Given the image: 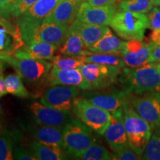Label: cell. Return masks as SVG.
Returning <instances> with one entry per match:
<instances>
[{
  "label": "cell",
  "instance_id": "6da1fadb",
  "mask_svg": "<svg viewBox=\"0 0 160 160\" xmlns=\"http://www.w3.org/2000/svg\"><path fill=\"white\" fill-rule=\"evenodd\" d=\"M121 80L125 91L132 94L160 92V70L157 63H148L137 68H123Z\"/></svg>",
  "mask_w": 160,
  "mask_h": 160
},
{
  "label": "cell",
  "instance_id": "7a4b0ae2",
  "mask_svg": "<svg viewBox=\"0 0 160 160\" xmlns=\"http://www.w3.org/2000/svg\"><path fill=\"white\" fill-rule=\"evenodd\" d=\"M7 62L16 70L22 79L31 84H40L47 79L53 62L33 58L22 49L13 54H8Z\"/></svg>",
  "mask_w": 160,
  "mask_h": 160
},
{
  "label": "cell",
  "instance_id": "3957f363",
  "mask_svg": "<svg viewBox=\"0 0 160 160\" xmlns=\"http://www.w3.org/2000/svg\"><path fill=\"white\" fill-rule=\"evenodd\" d=\"M123 120L129 146L142 157L152 134L151 125L134 111L128 101L123 107Z\"/></svg>",
  "mask_w": 160,
  "mask_h": 160
},
{
  "label": "cell",
  "instance_id": "277c9868",
  "mask_svg": "<svg viewBox=\"0 0 160 160\" xmlns=\"http://www.w3.org/2000/svg\"><path fill=\"white\" fill-rule=\"evenodd\" d=\"M110 26L122 39L143 40L148 28V19L145 13L119 11L116 12Z\"/></svg>",
  "mask_w": 160,
  "mask_h": 160
},
{
  "label": "cell",
  "instance_id": "5b68a950",
  "mask_svg": "<svg viewBox=\"0 0 160 160\" xmlns=\"http://www.w3.org/2000/svg\"><path fill=\"white\" fill-rule=\"evenodd\" d=\"M63 149L75 159L96 142L91 129L78 119H72L62 129Z\"/></svg>",
  "mask_w": 160,
  "mask_h": 160
},
{
  "label": "cell",
  "instance_id": "8992f818",
  "mask_svg": "<svg viewBox=\"0 0 160 160\" xmlns=\"http://www.w3.org/2000/svg\"><path fill=\"white\" fill-rule=\"evenodd\" d=\"M72 111L78 119L99 135H104L111 122V112L94 105L88 99L76 98Z\"/></svg>",
  "mask_w": 160,
  "mask_h": 160
},
{
  "label": "cell",
  "instance_id": "52a82bcc",
  "mask_svg": "<svg viewBox=\"0 0 160 160\" xmlns=\"http://www.w3.org/2000/svg\"><path fill=\"white\" fill-rule=\"evenodd\" d=\"M128 102L138 114L149 123L152 131L160 128V92L141 95L130 93Z\"/></svg>",
  "mask_w": 160,
  "mask_h": 160
},
{
  "label": "cell",
  "instance_id": "ba28073f",
  "mask_svg": "<svg viewBox=\"0 0 160 160\" xmlns=\"http://www.w3.org/2000/svg\"><path fill=\"white\" fill-rule=\"evenodd\" d=\"M79 70L91 90H96L108 87L116 82L122 68L113 65L85 63Z\"/></svg>",
  "mask_w": 160,
  "mask_h": 160
},
{
  "label": "cell",
  "instance_id": "9c48e42d",
  "mask_svg": "<svg viewBox=\"0 0 160 160\" xmlns=\"http://www.w3.org/2000/svg\"><path fill=\"white\" fill-rule=\"evenodd\" d=\"M60 0H38L34 5L18 17L19 26L24 42L31 32L40 25L44 19L55 8Z\"/></svg>",
  "mask_w": 160,
  "mask_h": 160
},
{
  "label": "cell",
  "instance_id": "30bf717a",
  "mask_svg": "<svg viewBox=\"0 0 160 160\" xmlns=\"http://www.w3.org/2000/svg\"><path fill=\"white\" fill-rule=\"evenodd\" d=\"M79 88L68 85H52L41 97L42 103L59 110L71 113L76 98L79 95Z\"/></svg>",
  "mask_w": 160,
  "mask_h": 160
},
{
  "label": "cell",
  "instance_id": "8fae6325",
  "mask_svg": "<svg viewBox=\"0 0 160 160\" xmlns=\"http://www.w3.org/2000/svg\"><path fill=\"white\" fill-rule=\"evenodd\" d=\"M157 47L151 42L142 40H127L122 49L120 56L125 66L129 68H137L148 64L150 54Z\"/></svg>",
  "mask_w": 160,
  "mask_h": 160
},
{
  "label": "cell",
  "instance_id": "7c38bea8",
  "mask_svg": "<svg viewBox=\"0 0 160 160\" xmlns=\"http://www.w3.org/2000/svg\"><path fill=\"white\" fill-rule=\"evenodd\" d=\"M68 27L54 22H42L32 31L25 41V45H29L36 42H45L60 48L65 41Z\"/></svg>",
  "mask_w": 160,
  "mask_h": 160
},
{
  "label": "cell",
  "instance_id": "4fadbf2b",
  "mask_svg": "<svg viewBox=\"0 0 160 160\" xmlns=\"http://www.w3.org/2000/svg\"><path fill=\"white\" fill-rule=\"evenodd\" d=\"M116 12L115 5L93 6L84 1L78 10L77 19L84 23L109 26Z\"/></svg>",
  "mask_w": 160,
  "mask_h": 160
},
{
  "label": "cell",
  "instance_id": "5bb4252c",
  "mask_svg": "<svg viewBox=\"0 0 160 160\" xmlns=\"http://www.w3.org/2000/svg\"><path fill=\"white\" fill-rule=\"evenodd\" d=\"M36 122L39 125L52 126L63 129L66 124L73 119L70 113L53 108L42 102H33L30 106Z\"/></svg>",
  "mask_w": 160,
  "mask_h": 160
},
{
  "label": "cell",
  "instance_id": "9a60e30c",
  "mask_svg": "<svg viewBox=\"0 0 160 160\" xmlns=\"http://www.w3.org/2000/svg\"><path fill=\"white\" fill-rule=\"evenodd\" d=\"M111 122L104 133L106 142L113 151L129 146L123 120V108L112 112Z\"/></svg>",
  "mask_w": 160,
  "mask_h": 160
},
{
  "label": "cell",
  "instance_id": "2e32d148",
  "mask_svg": "<svg viewBox=\"0 0 160 160\" xmlns=\"http://www.w3.org/2000/svg\"><path fill=\"white\" fill-rule=\"evenodd\" d=\"M25 45L18 25H13L0 16V52L13 54Z\"/></svg>",
  "mask_w": 160,
  "mask_h": 160
},
{
  "label": "cell",
  "instance_id": "e0dca14e",
  "mask_svg": "<svg viewBox=\"0 0 160 160\" xmlns=\"http://www.w3.org/2000/svg\"><path fill=\"white\" fill-rule=\"evenodd\" d=\"M48 85L75 86L82 90H91L90 85L79 69H60L53 66L47 77Z\"/></svg>",
  "mask_w": 160,
  "mask_h": 160
},
{
  "label": "cell",
  "instance_id": "ac0fdd59",
  "mask_svg": "<svg viewBox=\"0 0 160 160\" xmlns=\"http://www.w3.org/2000/svg\"><path fill=\"white\" fill-rule=\"evenodd\" d=\"M82 1V0H60L55 8L42 22L70 26L77 17Z\"/></svg>",
  "mask_w": 160,
  "mask_h": 160
},
{
  "label": "cell",
  "instance_id": "d6986e66",
  "mask_svg": "<svg viewBox=\"0 0 160 160\" xmlns=\"http://www.w3.org/2000/svg\"><path fill=\"white\" fill-rule=\"evenodd\" d=\"M129 95L130 93L124 90L92 94L88 97V99L94 105L112 113L123 108L124 105L128 101Z\"/></svg>",
  "mask_w": 160,
  "mask_h": 160
},
{
  "label": "cell",
  "instance_id": "ffe728a7",
  "mask_svg": "<svg viewBox=\"0 0 160 160\" xmlns=\"http://www.w3.org/2000/svg\"><path fill=\"white\" fill-rule=\"evenodd\" d=\"M70 26L78 32L88 48L99 41L111 30L107 25H97L84 23L77 19H75Z\"/></svg>",
  "mask_w": 160,
  "mask_h": 160
},
{
  "label": "cell",
  "instance_id": "44dd1931",
  "mask_svg": "<svg viewBox=\"0 0 160 160\" xmlns=\"http://www.w3.org/2000/svg\"><path fill=\"white\" fill-rule=\"evenodd\" d=\"M29 129L37 141L63 149L62 129L39 124L31 126Z\"/></svg>",
  "mask_w": 160,
  "mask_h": 160
},
{
  "label": "cell",
  "instance_id": "7402d4cb",
  "mask_svg": "<svg viewBox=\"0 0 160 160\" xmlns=\"http://www.w3.org/2000/svg\"><path fill=\"white\" fill-rule=\"evenodd\" d=\"M59 51L62 55L66 57L79 58L87 55L89 50L85 45L78 32L69 26L65 41L59 48Z\"/></svg>",
  "mask_w": 160,
  "mask_h": 160
},
{
  "label": "cell",
  "instance_id": "603a6c76",
  "mask_svg": "<svg viewBox=\"0 0 160 160\" xmlns=\"http://www.w3.org/2000/svg\"><path fill=\"white\" fill-rule=\"evenodd\" d=\"M29 150L37 160H62L68 159V154L64 149L56 146L45 145L37 140L30 144Z\"/></svg>",
  "mask_w": 160,
  "mask_h": 160
},
{
  "label": "cell",
  "instance_id": "cb8c5ba5",
  "mask_svg": "<svg viewBox=\"0 0 160 160\" xmlns=\"http://www.w3.org/2000/svg\"><path fill=\"white\" fill-rule=\"evenodd\" d=\"M124 44H125V41H122L116 37L110 30L99 41H97L88 49L90 51L94 52V53H112V54L120 55Z\"/></svg>",
  "mask_w": 160,
  "mask_h": 160
},
{
  "label": "cell",
  "instance_id": "d4e9b609",
  "mask_svg": "<svg viewBox=\"0 0 160 160\" xmlns=\"http://www.w3.org/2000/svg\"><path fill=\"white\" fill-rule=\"evenodd\" d=\"M59 47L45 42H36L25 45L20 49L33 58L45 60H53Z\"/></svg>",
  "mask_w": 160,
  "mask_h": 160
},
{
  "label": "cell",
  "instance_id": "484cf974",
  "mask_svg": "<svg viewBox=\"0 0 160 160\" xmlns=\"http://www.w3.org/2000/svg\"><path fill=\"white\" fill-rule=\"evenodd\" d=\"M79 58L85 63H96L102 64V65H113L122 68L125 67L122 58L121 57V56L118 54L94 53V52L89 51L87 55Z\"/></svg>",
  "mask_w": 160,
  "mask_h": 160
},
{
  "label": "cell",
  "instance_id": "4316f807",
  "mask_svg": "<svg viewBox=\"0 0 160 160\" xmlns=\"http://www.w3.org/2000/svg\"><path fill=\"white\" fill-rule=\"evenodd\" d=\"M17 139L16 133L0 128V160L13 159V148Z\"/></svg>",
  "mask_w": 160,
  "mask_h": 160
},
{
  "label": "cell",
  "instance_id": "83f0119b",
  "mask_svg": "<svg viewBox=\"0 0 160 160\" xmlns=\"http://www.w3.org/2000/svg\"><path fill=\"white\" fill-rule=\"evenodd\" d=\"M5 85L8 93L24 99L30 97L29 92L24 85L21 76L18 73L8 75L5 78Z\"/></svg>",
  "mask_w": 160,
  "mask_h": 160
},
{
  "label": "cell",
  "instance_id": "f1b7e54d",
  "mask_svg": "<svg viewBox=\"0 0 160 160\" xmlns=\"http://www.w3.org/2000/svg\"><path fill=\"white\" fill-rule=\"evenodd\" d=\"M154 7L151 0H124L119 5V11H127L140 13H148Z\"/></svg>",
  "mask_w": 160,
  "mask_h": 160
},
{
  "label": "cell",
  "instance_id": "f546056e",
  "mask_svg": "<svg viewBox=\"0 0 160 160\" xmlns=\"http://www.w3.org/2000/svg\"><path fill=\"white\" fill-rule=\"evenodd\" d=\"M142 157L146 160H160V128L152 133Z\"/></svg>",
  "mask_w": 160,
  "mask_h": 160
},
{
  "label": "cell",
  "instance_id": "4dcf8cb0",
  "mask_svg": "<svg viewBox=\"0 0 160 160\" xmlns=\"http://www.w3.org/2000/svg\"><path fill=\"white\" fill-rule=\"evenodd\" d=\"M76 159L108 160L111 159V154L104 146L94 142L85 149Z\"/></svg>",
  "mask_w": 160,
  "mask_h": 160
},
{
  "label": "cell",
  "instance_id": "1f68e13d",
  "mask_svg": "<svg viewBox=\"0 0 160 160\" xmlns=\"http://www.w3.org/2000/svg\"><path fill=\"white\" fill-rule=\"evenodd\" d=\"M52 62L53 66L60 69H79L85 64L79 58L66 57L62 54L55 56Z\"/></svg>",
  "mask_w": 160,
  "mask_h": 160
},
{
  "label": "cell",
  "instance_id": "d6a6232c",
  "mask_svg": "<svg viewBox=\"0 0 160 160\" xmlns=\"http://www.w3.org/2000/svg\"><path fill=\"white\" fill-rule=\"evenodd\" d=\"M111 159L115 160H139L142 157L138 154L130 146L124 148L111 154Z\"/></svg>",
  "mask_w": 160,
  "mask_h": 160
},
{
  "label": "cell",
  "instance_id": "836d02e7",
  "mask_svg": "<svg viewBox=\"0 0 160 160\" xmlns=\"http://www.w3.org/2000/svg\"><path fill=\"white\" fill-rule=\"evenodd\" d=\"M38 0H17L12 8L10 16L18 18L31 8Z\"/></svg>",
  "mask_w": 160,
  "mask_h": 160
},
{
  "label": "cell",
  "instance_id": "e575fe53",
  "mask_svg": "<svg viewBox=\"0 0 160 160\" xmlns=\"http://www.w3.org/2000/svg\"><path fill=\"white\" fill-rule=\"evenodd\" d=\"M13 159L19 160H37L34 156L32 154L31 151L26 150L22 146L17 145L16 144L13 148Z\"/></svg>",
  "mask_w": 160,
  "mask_h": 160
},
{
  "label": "cell",
  "instance_id": "d590c367",
  "mask_svg": "<svg viewBox=\"0 0 160 160\" xmlns=\"http://www.w3.org/2000/svg\"><path fill=\"white\" fill-rule=\"evenodd\" d=\"M147 16L148 19V28L151 30L160 28V10L157 6H154Z\"/></svg>",
  "mask_w": 160,
  "mask_h": 160
},
{
  "label": "cell",
  "instance_id": "8d00e7d4",
  "mask_svg": "<svg viewBox=\"0 0 160 160\" xmlns=\"http://www.w3.org/2000/svg\"><path fill=\"white\" fill-rule=\"evenodd\" d=\"M17 0H0V16L8 17Z\"/></svg>",
  "mask_w": 160,
  "mask_h": 160
},
{
  "label": "cell",
  "instance_id": "74e56055",
  "mask_svg": "<svg viewBox=\"0 0 160 160\" xmlns=\"http://www.w3.org/2000/svg\"><path fill=\"white\" fill-rule=\"evenodd\" d=\"M160 62V45L156 47L152 51L148 60V63H159Z\"/></svg>",
  "mask_w": 160,
  "mask_h": 160
},
{
  "label": "cell",
  "instance_id": "f35d334b",
  "mask_svg": "<svg viewBox=\"0 0 160 160\" xmlns=\"http://www.w3.org/2000/svg\"><path fill=\"white\" fill-rule=\"evenodd\" d=\"M149 42H151L157 47L160 45V28L152 30L149 37Z\"/></svg>",
  "mask_w": 160,
  "mask_h": 160
},
{
  "label": "cell",
  "instance_id": "ab89813d",
  "mask_svg": "<svg viewBox=\"0 0 160 160\" xmlns=\"http://www.w3.org/2000/svg\"><path fill=\"white\" fill-rule=\"evenodd\" d=\"M91 5L102 6L107 5H114L117 0H86Z\"/></svg>",
  "mask_w": 160,
  "mask_h": 160
},
{
  "label": "cell",
  "instance_id": "60d3db41",
  "mask_svg": "<svg viewBox=\"0 0 160 160\" xmlns=\"http://www.w3.org/2000/svg\"><path fill=\"white\" fill-rule=\"evenodd\" d=\"M7 93L5 85V78H4L2 73H0V97H3Z\"/></svg>",
  "mask_w": 160,
  "mask_h": 160
},
{
  "label": "cell",
  "instance_id": "b9f144b4",
  "mask_svg": "<svg viewBox=\"0 0 160 160\" xmlns=\"http://www.w3.org/2000/svg\"><path fill=\"white\" fill-rule=\"evenodd\" d=\"M8 54V53H1V52H0V73H2V71H3L5 65L8 63L7 62Z\"/></svg>",
  "mask_w": 160,
  "mask_h": 160
},
{
  "label": "cell",
  "instance_id": "7bdbcfd3",
  "mask_svg": "<svg viewBox=\"0 0 160 160\" xmlns=\"http://www.w3.org/2000/svg\"><path fill=\"white\" fill-rule=\"evenodd\" d=\"M2 116H3V112H2V109L1 102H0V128L2 127Z\"/></svg>",
  "mask_w": 160,
  "mask_h": 160
},
{
  "label": "cell",
  "instance_id": "ee69618b",
  "mask_svg": "<svg viewBox=\"0 0 160 160\" xmlns=\"http://www.w3.org/2000/svg\"><path fill=\"white\" fill-rule=\"evenodd\" d=\"M151 1L154 5V6H160L159 0H151Z\"/></svg>",
  "mask_w": 160,
  "mask_h": 160
},
{
  "label": "cell",
  "instance_id": "f6af8a7d",
  "mask_svg": "<svg viewBox=\"0 0 160 160\" xmlns=\"http://www.w3.org/2000/svg\"><path fill=\"white\" fill-rule=\"evenodd\" d=\"M157 66H158V68H159V69L160 70V62L157 63Z\"/></svg>",
  "mask_w": 160,
  "mask_h": 160
},
{
  "label": "cell",
  "instance_id": "bcb514c9",
  "mask_svg": "<svg viewBox=\"0 0 160 160\" xmlns=\"http://www.w3.org/2000/svg\"><path fill=\"white\" fill-rule=\"evenodd\" d=\"M121 1H124V0H117V2H121Z\"/></svg>",
  "mask_w": 160,
  "mask_h": 160
},
{
  "label": "cell",
  "instance_id": "7dc6e473",
  "mask_svg": "<svg viewBox=\"0 0 160 160\" xmlns=\"http://www.w3.org/2000/svg\"><path fill=\"white\" fill-rule=\"evenodd\" d=\"M159 10H160V6H159Z\"/></svg>",
  "mask_w": 160,
  "mask_h": 160
},
{
  "label": "cell",
  "instance_id": "c3c4849f",
  "mask_svg": "<svg viewBox=\"0 0 160 160\" xmlns=\"http://www.w3.org/2000/svg\"><path fill=\"white\" fill-rule=\"evenodd\" d=\"M159 2H160V0H159Z\"/></svg>",
  "mask_w": 160,
  "mask_h": 160
}]
</instances>
